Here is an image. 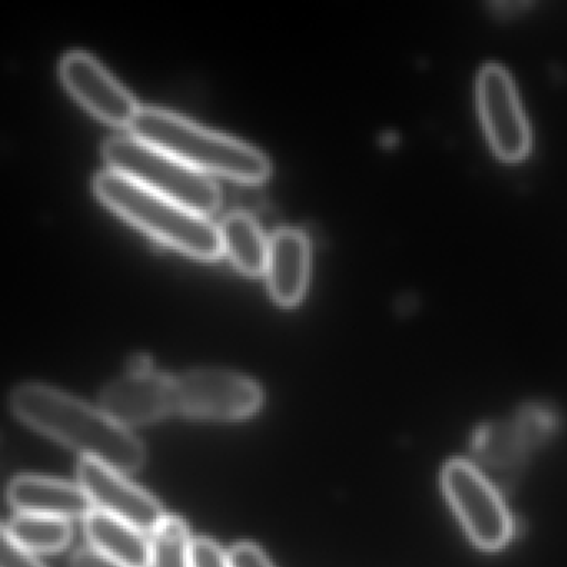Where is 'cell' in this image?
<instances>
[{"instance_id":"cell-1","label":"cell","mask_w":567,"mask_h":567,"mask_svg":"<svg viewBox=\"0 0 567 567\" xmlns=\"http://www.w3.org/2000/svg\"><path fill=\"white\" fill-rule=\"evenodd\" d=\"M12 413L32 430L118 473H134L147 460L144 444L105 411L55 388L25 383L11 393Z\"/></svg>"},{"instance_id":"cell-2","label":"cell","mask_w":567,"mask_h":567,"mask_svg":"<svg viewBox=\"0 0 567 567\" xmlns=\"http://www.w3.org/2000/svg\"><path fill=\"white\" fill-rule=\"evenodd\" d=\"M132 135L162 148L207 177L260 184L271 174L270 161L257 148L228 135L194 124L162 109L142 107Z\"/></svg>"},{"instance_id":"cell-3","label":"cell","mask_w":567,"mask_h":567,"mask_svg":"<svg viewBox=\"0 0 567 567\" xmlns=\"http://www.w3.org/2000/svg\"><path fill=\"white\" fill-rule=\"evenodd\" d=\"M102 204L155 240L198 260L220 257V228L210 218L172 198L155 194L112 171L95 177Z\"/></svg>"},{"instance_id":"cell-4","label":"cell","mask_w":567,"mask_h":567,"mask_svg":"<svg viewBox=\"0 0 567 567\" xmlns=\"http://www.w3.org/2000/svg\"><path fill=\"white\" fill-rule=\"evenodd\" d=\"M109 171L155 194L172 198L198 214L208 215L221 204L220 188L214 178L200 174L174 155L135 137L111 138L104 145Z\"/></svg>"},{"instance_id":"cell-5","label":"cell","mask_w":567,"mask_h":567,"mask_svg":"<svg viewBox=\"0 0 567 567\" xmlns=\"http://www.w3.org/2000/svg\"><path fill=\"white\" fill-rule=\"evenodd\" d=\"M444 494L470 539L484 550H497L513 536V519L496 487L473 464L453 460L444 466Z\"/></svg>"},{"instance_id":"cell-6","label":"cell","mask_w":567,"mask_h":567,"mask_svg":"<svg viewBox=\"0 0 567 567\" xmlns=\"http://www.w3.org/2000/svg\"><path fill=\"white\" fill-rule=\"evenodd\" d=\"M264 403V391L250 378L225 370H194L174 378L175 413L214 421L251 416Z\"/></svg>"},{"instance_id":"cell-7","label":"cell","mask_w":567,"mask_h":567,"mask_svg":"<svg viewBox=\"0 0 567 567\" xmlns=\"http://www.w3.org/2000/svg\"><path fill=\"white\" fill-rule=\"evenodd\" d=\"M477 104L494 152L506 162H519L530 151V131L516 87L506 69L483 68L477 78Z\"/></svg>"},{"instance_id":"cell-8","label":"cell","mask_w":567,"mask_h":567,"mask_svg":"<svg viewBox=\"0 0 567 567\" xmlns=\"http://www.w3.org/2000/svg\"><path fill=\"white\" fill-rule=\"evenodd\" d=\"M59 72L72 97L104 124L131 128L141 114L134 95L87 52H69Z\"/></svg>"},{"instance_id":"cell-9","label":"cell","mask_w":567,"mask_h":567,"mask_svg":"<svg viewBox=\"0 0 567 567\" xmlns=\"http://www.w3.org/2000/svg\"><path fill=\"white\" fill-rule=\"evenodd\" d=\"M79 486L85 491L92 506L104 511L144 533H154L164 523V507L147 491L125 480L107 464L82 457L78 466Z\"/></svg>"},{"instance_id":"cell-10","label":"cell","mask_w":567,"mask_h":567,"mask_svg":"<svg viewBox=\"0 0 567 567\" xmlns=\"http://www.w3.org/2000/svg\"><path fill=\"white\" fill-rule=\"evenodd\" d=\"M101 406L125 427L155 423L175 413L174 378L155 371L127 373L105 388Z\"/></svg>"},{"instance_id":"cell-11","label":"cell","mask_w":567,"mask_h":567,"mask_svg":"<svg viewBox=\"0 0 567 567\" xmlns=\"http://www.w3.org/2000/svg\"><path fill=\"white\" fill-rule=\"evenodd\" d=\"M268 290L275 303L293 308L303 300L310 277V244L307 235L281 228L270 237L267 260Z\"/></svg>"},{"instance_id":"cell-12","label":"cell","mask_w":567,"mask_h":567,"mask_svg":"<svg viewBox=\"0 0 567 567\" xmlns=\"http://www.w3.org/2000/svg\"><path fill=\"white\" fill-rule=\"evenodd\" d=\"M9 504L19 514L75 519L87 517L92 503L85 491L75 484L41 476H19L8 489Z\"/></svg>"},{"instance_id":"cell-13","label":"cell","mask_w":567,"mask_h":567,"mask_svg":"<svg viewBox=\"0 0 567 567\" xmlns=\"http://www.w3.org/2000/svg\"><path fill=\"white\" fill-rule=\"evenodd\" d=\"M89 543L99 553L127 567H148L151 539L144 530L104 513L92 509L85 517Z\"/></svg>"},{"instance_id":"cell-14","label":"cell","mask_w":567,"mask_h":567,"mask_svg":"<svg viewBox=\"0 0 567 567\" xmlns=\"http://www.w3.org/2000/svg\"><path fill=\"white\" fill-rule=\"evenodd\" d=\"M221 251L234 267L247 277H258L267 270L270 238L265 237L257 221L244 212H234L218 225Z\"/></svg>"},{"instance_id":"cell-15","label":"cell","mask_w":567,"mask_h":567,"mask_svg":"<svg viewBox=\"0 0 567 567\" xmlns=\"http://www.w3.org/2000/svg\"><path fill=\"white\" fill-rule=\"evenodd\" d=\"M2 530L32 554L59 553L72 539V526L68 519L38 514H18L6 523Z\"/></svg>"},{"instance_id":"cell-16","label":"cell","mask_w":567,"mask_h":567,"mask_svg":"<svg viewBox=\"0 0 567 567\" xmlns=\"http://www.w3.org/2000/svg\"><path fill=\"white\" fill-rule=\"evenodd\" d=\"M148 567H195L194 539L181 517H165L152 533Z\"/></svg>"},{"instance_id":"cell-17","label":"cell","mask_w":567,"mask_h":567,"mask_svg":"<svg viewBox=\"0 0 567 567\" xmlns=\"http://www.w3.org/2000/svg\"><path fill=\"white\" fill-rule=\"evenodd\" d=\"M0 567H44L34 554L19 546L9 534L2 530V550H0Z\"/></svg>"},{"instance_id":"cell-18","label":"cell","mask_w":567,"mask_h":567,"mask_svg":"<svg viewBox=\"0 0 567 567\" xmlns=\"http://www.w3.org/2000/svg\"><path fill=\"white\" fill-rule=\"evenodd\" d=\"M228 567H274L260 547L250 543L237 544L227 553Z\"/></svg>"},{"instance_id":"cell-19","label":"cell","mask_w":567,"mask_h":567,"mask_svg":"<svg viewBox=\"0 0 567 567\" xmlns=\"http://www.w3.org/2000/svg\"><path fill=\"white\" fill-rule=\"evenodd\" d=\"M194 564L195 567H228L227 553L208 537H198L194 540Z\"/></svg>"},{"instance_id":"cell-20","label":"cell","mask_w":567,"mask_h":567,"mask_svg":"<svg viewBox=\"0 0 567 567\" xmlns=\"http://www.w3.org/2000/svg\"><path fill=\"white\" fill-rule=\"evenodd\" d=\"M71 567H127L95 550L94 547L78 550L72 556Z\"/></svg>"}]
</instances>
